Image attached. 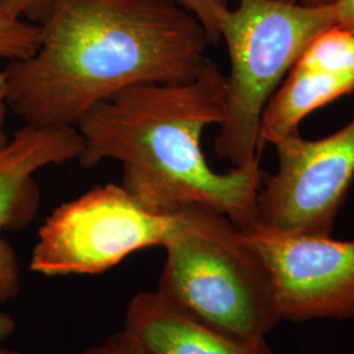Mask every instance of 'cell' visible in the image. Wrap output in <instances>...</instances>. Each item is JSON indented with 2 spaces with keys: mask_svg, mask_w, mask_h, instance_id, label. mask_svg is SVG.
I'll list each match as a JSON object with an SVG mask.
<instances>
[{
  "mask_svg": "<svg viewBox=\"0 0 354 354\" xmlns=\"http://www.w3.org/2000/svg\"><path fill=\"white\" fill-rule=\"evenodd\" d=\"M294 67L354 76V30L333 26L313 39Z\"/></svg>",
  "mask_w": 354,
  "mask_h": 354,
  "instance_id": "obj_11",
  "label": "cell"
},
{
  "mask_svg": "<svg viewBox=\"0 0 354 354\" xmlns=\"http://www.w3.org/2000/svg\"><path fill=\"white\" fill-rule=\"evenodd\" d=\"M16 330V322L7 313L0 311V342L11 337ZM0 354H20L17 351L0 345Z\"/></svg>",
  "mask_w": 354,
  "mask_h": 354,
  "instance_id": "obj_18",
  "label": "cell"
},
{
  "mask_svg": "<svg viewBox=\"0 0 354 354\" xmlns=\"http://www.w3.org/2000/svg\"><path fill=\"white\" fill-rule=\"evenodd\" d=\"M33 57L10 62L8 108L35 127H75L136 86L187 83L210 62L203 23L178 0H55Z\"/></svg>",
  "mask_w": 354,
  "mask_h": 354,
  "instance_id": "obj_1",
  "label": "cell"
},
{
  "mask_svg": "<svg viewBox=\"0 0 354 354\" xmlns=\"http://www.w3.org/2000/svg\"><path fill=\"white\" fill-rule=\"evenodd\" d=\"M304 7H332L336 6L340 0H285Z\"/></svg>",
  "mask_w": 354,
  "mask_h": 354,
  "instance_id": "obj_19",
  "label": "cell"
},
{
  "mask_svg": "<svg viewBox=\"0 0 354 354\" xmlns=\"http://www.w3.org/2000/svg\"><path fill=\"white\" fill-rule=\"evenodd\" d=\"M82 138L75 127H21L0 150V232L26 227L39 206L35 174L49 165L77 160ZM20 292V266L0 238V304Z\"/></svg>",
  "mask_w": 354,
  "mask_h": 354,
  "instance_id": "obj_8",
  "label": "cell"
},
{
  "mask_svg": "<svg viewBox=\"0 0 354 354\" xmlns=\"http://www.w3.org/2000/svg\"><path fill=\"white\" fill-rule=\"evenodd\" d=\"M75 354H146L138 344L133 342L124 330L117 332L104 342L92 345Z\"/></svg>",
  "mask_w": 354,
  "mask_h": 354,
  "instance_id": "obj_15",
  "label": "cell"
},
{
  "mask_svg": "<svg viewBox=\"0 0 354 354\" xmlns=\"http://www.w3.org/2000/svg\"><path fill=\"white\" fill-rule=\"evenodd\" d=\"M54 1L55 0H0V10L41 26L49 16Z\"/></svg>",
  "mask_w": 354,
  "mask_h": 354,
  "instance_id": "obj_14",
  "label": "cell"
},
{
  "mask_svg": "<svg viewBox=\"0 0 354 354\" xmlns=\"http://www.w3.org/2000/svg\"><path fill=\"white\" fill-rule=\"evenodd\" d=\"M279 168L257 197V225L281 234L330 236L354 180V117L322 140L299 133L274 145Z\"/></svg>",
  "mask_w": 354,
  "mask_h": 354,
  "instance_id": "obj_6",
  "label": "cell"
},
{
  "mask_svg": "<svg viewBox=\"0 0 354 354\" xmlns=\"http://www.w3.org/2000/svg\"><path fill=\"white\" fill-rule=\"evenodd\" d=\"M337 26L335 6L304 7L285 0H238L219 20L230 57L225 117L216 155L241 167L261 152L260 124L266 104L313 39Z\"/></svg>",
  "mask_w": 354,
  "mask_h": 354,
  "instance_id": "obj_4",
  "label": "cell"
},
{
  "mask_svg": "<svg viewBox=\"0 0 354 354\" xmlns=\"http://www.w3.org/2000/svg\"><path fill=\"white\" fill-rule=\"evenodd\" d=\"M8 92H7V79L4 71H0V150L8 143V137L4 131V120L8 108Z\"/></svg>",
  "mask_w": 354,
  "mask_h": 354,
  "instance_id": "obj_16",
  "label": "cell"
},
{
  "mask_svg": "<svg viewBox=\"0 0 354 354\" xmlns=\"http://www.w3.org/2000/svg\"><path fill=\"white\" fill-rule=\"evenodd\" d=\"M176 222L177 212H151L121 185H97L45 221L30 269L49 277L100 274L131 253L163 247Z\"/></svg>",
  "mask_w": 354,
  "mask_h": 354,
  "instance_id": "obj_5",
  "label": "cell"
},
{
  "mask_svg": "<svg viewBox=\"0 0 354 354\" xmlns=\"http://www.w3.org/2000/svg\"><path fill=\"white\" fill-rule=\"evenodd\" d=\"M225 77L210 61L187 83L136 86L97 104L76 127V162L87 169L109 159L121 163V187L155 213L203 205L241 231L252 230L266 176L261 156L218 174L201 149L203 129L225 117Z\"/></svg>",
  "mask_w": 354,
  "mask_h": 354,
  "instance_id": "obj_2",
  "label": "cell"
},
{
  "mask_svg": "<svg viewBox=\"0 0 354 354\" xmlns=\"http://www.w3.org/2000/svg\"><path fill=\"white\" fill-rule=\"evenodd\" d=\"M264 261L281 320L354 317V241L253 227L244 231Z\"/></svg>",
  "mask_w": 354,
  "mask_h": 354,
  "instance_id": "obj_7",
  "label": "cell"
},
{
  "mask_svg": "<svg viewBox=\"0 0 354 354\" xmlns=\"http://www.w3.org/2000/svg\"><path fill=\"white\" fill-rule=\"evenodd\" d=\"M122 330L146 354H274L266 340H247L218 328L156 291L133 297Z\"/></svg>",
  "mask_w": 354,
  "mask_h": 354,
  "instance_id": "obj_9",
  "label": "cell"
},
{
  "mask_svg": "<svg viewBox=\"0 0 354 354\" xmlns=\"http://www.w3.org/2000/svg\"><path fill=\"white\" fill-rule=\"evenodd\" d=\"M354 91V76L292 67L266 104L260 124L261 143L276 145L291 134L308 114Z\"/></svg>",
  "mask_w": 354,
  "mask_h": 354,
  "instance_id": "obj_10",
  "label": "cell"
},
{
  "mask_svg": "<svg viewBox=\"0 0 354 354\" xmlns=\"http://www.w3.org/2000/svg\"><path fill=\"white\" fill-rule=\"evenodd\" d=\"M41 41V26L0 10V58L10 62L33 57Z\"/></svg>",
  "mask_w": 354,
  "mask_h": 354,
  "instance_id": "obj_12",
  "label": "cell"
},
{
  "mask_svg": "<svg viewBox=\"0 0 354 354\" xmlns=\"http://www.w3.org/2000/svg\"><path fill=\"white\" fill-rule=\"evenodd\" d=\"M201 23L210 44L221 39L219 20L227 10V0H178Z\"/></svg>",
  "mask_w": 354,
  "mask_h": 354,
  "instance_id": "obj_13",
  "label": "cell"
},
{
  "mask_svg": "<svg viewBox=\"0 0 354 354\" xmlns=\"http://www.w3.org/2000/svg\"><path fill=\"white\" fill-rule=\"evenodd\" d=\"M156 292L218 328L266 340L281 323L268 269L244 231L203 205L177 210Z\"/></svg>",
  "mask_w": 354,
  "mask_h": 354,
  "instance_id": "obj_3",
  "label": "cell"
},
{
  "mask_svg": "<svg viewBox=\"0 0 354 354\" xmlns=\"http://www.w3.org/2000/svg\"><path fill=\"white\" fill-rule=\"evenodd\" d=\"M337 26L354 30V0H340L335 6Z\"/></svg>",
  "mask_w": 354,
  "mask_h": 354,
  "instance_id": "obj_17",
  "label": "cell"
}]
</instances>
